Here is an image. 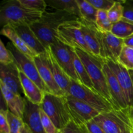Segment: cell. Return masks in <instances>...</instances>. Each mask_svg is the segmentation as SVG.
I'll use <instances>...</instances> for the list:
<instances>
[{
  "instance_id": "cell-1",
  "label": "cell",
  "mask_w": 133,
  "mask_h": 133,
  "mask_svg": "<svg viewBox=\"0 0 133 133\" xmlns=\"http://www.w3.org/2000/svg\"><path fill=\"white\" fill-rule=\"evenodd\" d=\"M79 19L77 16L67 12L60 10L45 12L40 19L30 26L40 42L45 48H48L58 40L57 33L61 24Z\"/></svg>"
},
{
  "instance_id": "cell-2",
  "label": "cell",
  "mask_w": 133,
  "mask_h": 133,
  "mask_svg": "<svg viewBox=\"0 0 133 133\" xmlns=\"http://www.w3.org/2000/svg\"><path fill=\"white\" fill-rule=\"evenodd\" d=\"M74 49L84 64L93 83L95 90L105 97L116 109L109 92L106 77L103 70V59L92 55L83 49L79 48H75Z\"/></svg>"
},
{
  "instance_id": "cell-3",
  "label": "cell",
  "mask_w": 133,
  "mask_h": 133,
  "mask_svg": "<svg viewBox=\"0 0 133 133\" xmlns=\"http://www.w3.org/2000/svg\"><path fill=\"white\" fill-rule=\"evenodd\" d=\"M43 13L30 10L23 6L19 0H10L1 5L0 24L5 25L18 24L32 25L37 22Z\"/></svg>"
},
{
  "instance_id": "cell-4",
  "label": "cell",
  "mask_w": 133,
  "mask_h": 133,
  "mask_svg": "<svg viewBox=\"0 0 133 133\" xmlns=\"http://www.w3.org/2000/svg\"><path fill=\"white\" fill-rule=\"evenodd\" d=\"M94 120L105 133H133V122L129 111L125 109H113L99 114Z\"/></svg>"
},
{
  "instance_id": "cell-5",
  "label": "cell",
  "mask_w": 133,
  "mask_h": 133,
  "mask_svg": "<svg viewBox=\"0 0 133 133\" xmlns=\"http://www.w3.org/2000/svg\"><path fill=\"white\" fill-rule=\"evenodd\" d=\"M40 108L60 131L71 121L66 107L64 96L45 93Z\"/></svg>"
},
{
  "instance_id": "cell-6",
  "label": "cell",
  "mask_w": 133,
  "mask_h": 133,
  "mask_svg": "<svg viewBox=\"0 0 133 133\" xmlns=\"http://www.w3.org/2000/svg\"><path fill=\"white\" fill-rule=\"evenodd\" d=\"M70 95L92 107L99 113L114 109L113 105L98 92L71 79Z\"/></svg>"
},
{
  "instance_id": "cell-7",
  "label": "cell",
  "mask_w": 133,
  "mask_h": 133,
  "mask_svg": "<svg viewBox=\"0 0 133 133\" xmlns=\"http://www.w3.org/2000/svg\"><path fill=\"white\" fill-rule=\"evenodd\" d=\"M57 37L58 40L68 46L74 49L79 48L83 49L92 55L84 41L82 32V25L79 19L69 21L61 24L57 31Z\"/></svg>"
},
{
  "instance_id": "cell-8",
  "label": "cell",
  "mask_w": 133,
  "mask_h": 133,
  "mask_svg": "<svg viewBox=\"0 0 133 133\" xmlns=\"http://www.w3.org/2000/svg\"><path fill=\"white\" fill-rule=\"evenodd\" d=\"M6 47L12 55L14 62L18 66L19 70H21L27 77L35 83V84L44 93H51L49 90L40 77L34 60L31 59L24 54L21 53L12 43H8Z\"/></svg>"
},
{
  "instance_id": "cell-9",
  "label": "cell",
  "mask_w": 133,
  "mask_h": 133,
  "mask_svg": "<svg viewBox=\"0 0 133 133\" xmlns=\"http://www.w3.org/2000/svg\"><path fill=\"white\" fill-rule=\"evenodd\" d=\"M66 107L71 120L78 125H84L94 119L99 112L83 101L70 96H64Z\"/></svg>"
},
{
  "instance_id": "cell-10",
  "label": "cell",
  "mask_w": 133,
  "mask_h": 133,
  "mask_svg": "<svg viewBox=\"0 0 133 133\" xmlns=\"http://www.w3.org/2000/svg\"><path fill=\"white\" fill-rule=\"evenodd\" d=\"M49 48L59 66L69 77L75 81L79 82L74 68L73 57L74 48L65 45L58 40L51 44Z\"/></svg>"
},
{
  "instance_id": "cell-11",
  "label": "cell",
  "mask_w": 133,
  "mask_h": 133,
  "mask_svg": "<svg viewBox=\"0 0 133 133\" xmlns=\"http://www.w3.org/2000/svg\"><path fill=\"white\" fill-rule=\"evenodd\" d=\"M116 76L122 88L129 108L133 107V71L127 70L119 62L110 59L104 60Z\"/></svg>"
},
{
  "instance_id": "cell-12",
  "label": "cell",
  "mask_w": 133,
  "mask_h": 133,
  "mask_svg": "<svg viewBox=\"0 0 133 133\" xmlns=\"http://www.w3.org/2000/svg\"><path fill=\"white\" fill-rule=\"evenodd\" d=\"M101 44V58L118 62V57L125 45L123 39L115 36L111 32H105L99 29Z\"/></svg>"
},
{
  "instance_id": "cell-13",
  "label": "cell",
  "mask_w": 133,
  "mask_h": 133,
  "mask_svg": "<svg viewBox=\"0 0 133 133\" xmlns=\"http://www.w3.org/2000/svg\"><path fill=\"white\" fill-rule=\"evenodd\" d=\"M103 70L106 77L109 92L116 109H125L129 108L125 98L124 94L116 76L105 61L103 62Z\"/></svg>"
},
{
  "instance_id": "cell-14",
  "label": "cell",
  "mask_w": 133,
  "mask_h": 133,
  "mask_svg": "<svg viewBox=\"0 0 133 133\" xmlns=\"http://www.w3.org/2000/svg\"><path fill=\"white\" fill-rule=\"evenodd\" d=\"M82 25V32L87 47L92 55L101 58V44L99 28L94 22L79 18Z\"/></svg>"
},
{
  "instance_id": "cell-15",
  "label": "cell",
  "mask_w": 133,
  "mask_h": 133,
  "mask_svg": "<svg viewBox=\"0 0 133 133\" xmlns=\"http://www.w3.org/2000/svg\"><path fill=\"white\" fill-rule=\"evenodd\" d=\"M0 82L16 94H23L19 78V68L15 62L9 65L0 64Z\"/></svg>"
},
{
  "instance_id": "cell-16",
  "label": "cell",
  "mask_w": 133,
  "mask_h": 133,
  "mask_svg": "<svg viewBox=\"0 0 133 133\" xmlns=\"http://www.w3.org/2000/svg\"><path fill=\"white\" fill-rule=\"evenodd\" d=\"M45 56L47 62L57 84L60 87L65 96H69L71 79L59 66L49 48H46Z\"/></svg>"
},
{
  "instance_id": "cell-17",
  "label": "cell",
  "mask_w": 133,
  "mask_h": 133,
  "mask_svg": "<svg viewBox=\"0 0 133 133\" xmlns=\"http://www.w3.org/2000/svg\"><path fill=\"white\" fill-rule=\"evenodd\" d=\"M45 53L38 55L34 58V62L36 64L40 77L42 78L51 93L57 96H65L53 77L51 71L47 62Z\"/></svg>"
},
{
  "instance_id": "cell-18",
  "label": "cell",
  "mask_w": 133,
  "mask_h": 133,
  "mask_svg": "<svg viewBox=\"0 0 133 133\" xmlns=\"http://www.w3.org/2000/svg\"><path fill=\"white\" fill-rule=\"evenodd\" d=\"M10 26L36 54L42 55L46 52V48L40 42L29 25L18 24Z\"/></svg>"
},
{
  "instance_id": "cell-19",
  "label": "cell",
  "mask_w": 133,
  "mask_h": 133,
  "mask_svg": "<svg viewBox=\"0 0 133 133\" xmlns=\"http://www.w3.org/2000/svg\"><path fill=\"white\" fill-rule=\"evenodd\" d=\"M0 87L1 95L6 103L8 110L16 116L23 119L25 107V98H23L21 95L14 93L9 90L1 82Z\"/></svg>"
},
{
  "instance_id": "cell-20",
  "label": "cell",
  "mask_w": 133,
  "mask_h": 133,
  "mask_svg": "<svg viewBox=\"0 0 133 133\" xmlns=\"http://www.w3.org/2000/svg\"><path fill=\"white\" fill-rule=\"evenodd\" d=\"M25 107L23 120L29 126L32 133H46L43 127L40 115L39 105H35L25 98Z\"/></svg>"
},
{
  "instance_id": "cell-21",
  "label": "cell",
  "mask_w": 133,
  "mask_h": 133,
  "mask_svg": "<svg viewBox=\"0 0 133 133\" xmlns=\"http://www.w3.org/2000/svg\"><path fill=\"white\" fill-rule=\"evenodd\" d=\"M19 73L23 94L25 96V98L32 103L40 106L45 93L21 70H19Z\"/></svg>"
},
{
  "instance_id": "cell-22",
  "label": "cell",
  "mask_w": 133,
  "mask_h": 133,
  "mask_svg": "<svg viewBox=\"0 0 133 133\" xmlns=\"http://www.w3.org/2000/svg\"><path fill=\"white\" fill-rule=\"evenodd\" d=\"M1 34L8 38L17 49L31 59L34 60L36 56L38 55L25 43L10 25H5L2 27Z\"/></svg>"
},
{
  "instance_id": "cell-23",
  "label": "cell",
  "mask_w": 133,
  "mask_h": 133,
  "mask_svg": "<svg viewBox=\"0 0 133 133\" xmlns=\"http://www.w3.org/2000/svg\"><path fill=\"white\" fill-rule=\"evenodd\" d=\"M47 5L56 10L64 11L81 18L77 0H45Z\"/></svg>"
},
{
  "instance_id": "cell-24",
  "label": "cell",
  "mask_w": 133,
  "mask_h": 133,
  "mask_svg": "<svg viewBox=\"0 0 133 133\" xmlns=\"http://www.w3.org/2000/svg\"><path fill=\"white\" fill-rule=\"evenodd\" d=\"M73 57H74V68H75V72H76L77 75L79 78V82L83 85L86 86L88 88H90L92 90H96L94 87V84L90 78L89 75L84 67V64L82 62L81 60L79 57V56L77 55L75 49L74 48L73 51Z\"/></svg>"
},
{
  "instance_id": "cell-25",
  "label": "cell",
  "mask_w": 133,
  "mask_h": 133,
  "mask_svg": "<svg viewBox=\"0 0 133 133\" xmlns=\"http://www.w3.org/2000/svg\"><path fill=\"white\" fill-rule=\"evenodd\" d=\"M111 32L124 40L133 34V22L123 17L120 20L112 25Z\"/></svg>"
},
{
  "instance_id": "cell-26",
  "label": "cell",
  "mask_w": 133,
  "mask_h": 133,
  "mask_svg": "<svg viewBox=\"0 0 133 133\" xmlns=\"http://www.w3.org/2000/svg\"><path fill=\"white\" fill-rule=\"evenodd\" d=\"M80 9L81 18L96 23L98 10L91 5L88 0H77Z\"/></svg>"
},
{
  "instance_id": "cell-27",
  "label": "cell",
  "mask_w": 133,
  "mask_h": 133,
  "mask_svg": "<svg viewBox=\"0 0 133 133\" xmlns=\"http://www.w3.org/2000/svg\"><path fill=\"white\" fill-rule=\"evenodd\" d=\"M118 62L127 70L133 71V47L123 46L118 57Z\"/></svg>"
},
{
  "instance_id": "cell-28",
  "label": "cell",
  "mask_w": 133,
  "mask_h": 133,
  "mask_svg": "<svg viewBox=\"0 0 133 133\" xmlns=\"http://www.w3.org/2000/svg\"><path fill=\"white\" fill-rule=\"evenodd\" d=\"M96 24L101 31H105V32H111L113 24L109 19L107 11L98 10Z\"/></svg>"
},
{
  "instance_id": "cell-29",
  "label": "cell",
  "mask_w": 133,
  "mask_h": 133,
  "mask_svg": "<svg viewBox=\"0 0 133 133\" xmlns=\"http://www.w3.org/2000/svg\"><path fill=\"white\" fill-rule=\"evenodd\" d=\"M6 118L9 123L10 133H20L25 123L23 119L16 116L7 110Z\"/></svg>"
},
{
  "instance_id": "cell-30",
  "label": "cell",
  "mask_w": 133,
  "mask_h": 133,
  "mask_svg": "<svg viewBox=\"0 0 133 133\" xmlns=\"http://www.w3.org/2000/svg\"><path fill=\"white\" fill-rule=\"evenodd\" d=\"M123 1H116L111 9L108 10V16L112 24L116 23L123 18Z\"/></svg>"
},
{
  "instance_id": "cell-31",
  "label": "cell",
  "mask_w": 133,
  "mask_h": 133,
  "mask_svg": "<svg viewBox=\"0 0 133 133\" xmlns=\"http://www.w3.org/2000/svg\"><path fill=\"white\" fill-rule=\"evenodd\" d=\"M20 3L27 9L44 13L48 6L44 0H19Z\"/></svg>"
},
{
  "instance_id": "cell-32",
  "label": "cell",
  "mask_w": 133,
  "mask_h": 133,
  "mask_svg": "<svg viewBox=\"0 0 133 133\" xmlns=\"http://www.w3.org/2000/svg\"><path fill=\"white\" fill-rule=\"evenodd\" d=\"M40 115L42 124L46 133H58L60 132L59 130L55 127L50 118L41 109L40 110Z\"/></svg>"
},
{
  "instance_id": "cell-33",
  "label": "cell",
  "mask_w": 133,
  "mask_h": 133,
  "mask_svg": "<svg viewBox=\"0 0 133 133\" xmlns=\"http://www.w3.org/2000/svg\"><path fill=\"white\" fill-rule=\"evenodd\" d=\"M13 62H14V61L12 55L1 40L0 41V64L3 65H9Z\"/></svg>"
},
{
  "instance_id": "cell-34",
  "label": "cell",
  "mask_w": 133,
  "mask_h": 133,
  "mask_svg": "<svg viewBox=\"0 0 133 133\" xmlns=\"http://www.w3.org/2000/svg\"><path fill=\"white\" fill-rule=\"evenodd\" d=\"M61 132V133H90L84 125H78L72 120Z\"/></svg>"
},
{
  "instance_id": "cell-35",
  "label": "cell",
  "mask_w": 133,
  "mask_h": 133,
  "mask_svg": "<svg viewBox=\"0 0 133 133\" xmlns=\"http://www.w3.org/2000/svg\"><path fill=\"white\" fill-rule=\"evenodd\" d=\"M88 1L98 10L106 11L110 10L116 2L113 0H88Z\"/></svg>"
},
{
  "instance_id": "cell-36",
  "label": "cell",
  "mask_w": 133,
  "mask_h": 133,
  "mask_svg": "<svg viewBox=\"0 0 133 133\" xmlns=\"http://www.w3.org/2000/svg\"><path fill=\"white\" fill-rule=\"evenodd\" d=\"M6 109H1L0 112V132L1 133H10L9 123L6 118Z\"/></svg>"
},
{
  "instance_id": "cell-37",
  "label": "cell",
  "mask_w": 133,
  "mask_h": 133,
  "mask_svg": "<svg viewBox=\"0 0 133 133\" xmlns=\"http://www.w3.org/2000/svg\"><path fill=\"white\" fill-rule=\"evenodd\" d=\"M123 17L133 22V2L132 1H123Z\"/></svg>"
},
{
  "instance_id": "cell-38",
  "label": "cell",
  "mask_w": 133,
  "mask_h": 133,
  "mask_svg": "<svg viewBox=\"0 0 133 133\" xmlns=\"http://www.w3.org/2000/svg\"><path fill=\"white\" fill-rule=\"evenodd\" d=\"M84 125L90 133H105L102 128L94 119L86 123Z\"/></svg>"
},
{
  "instance_id": "cell-39",
  "label": "cell",
  "mask_w": 133,
  "mask_h": 133,
  "mask_svg": "<svg viewBox=\"0 0 133 133\" xmlns=\"http://www.w3.org/2000/svg\"><path fill=\"white\" fill-rule=\"evenodd\" d=\"M123 40H124L125 45L133 47V34L129 37L125 38Z\"/></svg>"
},
{
  "instance_id": "cell-40",
  "label": "cell",
  "mask_w": 133,
  "mask_h": 133,
  "mask_svg": "<svg viewBox=\"0 0 133 133\" xmlns=\"http://www.w3.org/2000/svg\"><path fill=\"white\" fill-rule=\"evenodd\" d=\"M20 133H32V131H31L29 127V126L27 125L26 123H25L24 126H23V127L22 128Z\"/></svg>"
},
{
  "instance_id": "cell-41",
  "label": "cell",
  "mask_w": 133,
  "mask_h": 133,
  "mask_svg": "<svg viewBox=\"0 0 133 133\" xmlns=\"http://www.w3.org/2000/svg\"><path fill=\"white\" fill-rule=\"evenodd\" d=\"M129 111L130 116H131V119H132L133 122V107L131 108H129Z\"/></svg>"
},
{
  "instance_id": "cell-42",
  "label": "cell",
  "mask_w": 133,
  "mask_h": 133,
  "mask_svg": "<svg viewBox=\"0 0 133 133\" xmlns=\"http://www.w3.org/2000/svg\"><path fill=\"white\" fill-rule=\"evenodd\" d=\"M58 133H61V131H60V132H58Z\"/></svg>"
}]
</instances>
